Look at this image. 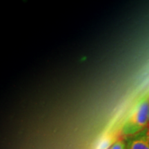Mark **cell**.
Returning a JSON list of instances; mask_svg holds the SVG:
<instances>
[{"mask_svg": "<svg viewBox=\"0 0 149 149\" xmlns=\"http://www.w3.org/2000/svg\"><path fill=\"white\" fill-rule=\"evenodd\" d=\"M149 98L140 102L124 121L122 126V135L126 137L135 135L146 129L148 126Z\"/></svg>", "mask_w": 149, "mask_h": 149, "instance_id": "cell-1", "label": "cell"}, {"mask_svg": "<svg viewBox=\"0 0 149 149\" xmlns=\"http://www.w3.org/2000/svg\"><path fill=\"white\" fill-rule=\"evenodd\" d=\"M126 149H149V139L147 128L135 135L125 139Z\"/></svg>", "mask_w": 149, "mask_h": 149, "instance_id": "cell-2", "label": "cell"}, {"mask_svg": "<svg viewBox=\"0 0 149 149\" xmlns=\"http://www.w3.org/2000/svg\"><path fill=\"white\" fill-rule=\"evenodd\" d=\"M108 149H126V140L124 139H119L113 143Z\"/></svg>", "mask_w": 149, "mask_h": 149, "instance_id": "cell-3", "label": "cell"}, {"mask_svg": "<svg viewBox=\"0 0 149 149\" xmlns=\"http://www.w3.org/2000/svg\"><path fill=\"white\" fill-rule=\"evenodd\" d=\"M147 135H148V137L149 139V125L148 126V127H147Z\"/></svg>", "mask_w": 149, "mask_h": 149, "instance_id": "cell-4", "label": "cell"}, {"mask_svg": "<svg viewBox=\"0 0 149 149\" xmlns=\"http://www.w3.org/2000/svg\"><path fill=\"white\" fill-rule=\"evenodd\" d=\"M148 125H149V116H148Z\"/></svg>", "mask_w": 149, "mask_h": 149, "instance_id": "cell-5", "label": "cell"}, {"mask_svg": "<svg viewBox=\"0 0 149 149\" xmlns=\"http://www.w3.org/2000/svg\"><path fill=\"white\" fill-rule=\"evenodd\" d=\"M148 98H149V97H148Z\"/></svg>", "mask_w": 149, "mask_h": 149, "instance_id": "cell-6", "label": "cell"}]
</instances>
